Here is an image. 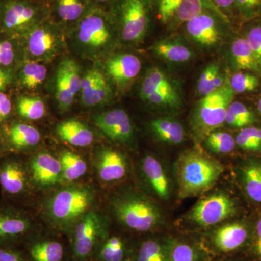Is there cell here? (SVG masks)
Segmentation results:
<instances>
[{
  "label": "cell",
  "instance_id": "obj_1",
  "mask_svg": "<svg viewBox=\"0 0 261 261\" xmlns=\"http://www.w3.org/2000/svg\"><path fill=\"white\" fill-rule=\"evenodd\" d=\"M118 28L111 12L105 8L90 7L75 23L73 41L82 56L99 59L112 46Z\"/></svg>",
  "mask_w": 261,
  "mask_h": 261
},
{
  "label": "cell",
  "instance_id": "obj_2",
  "mask_svg": "<svg viewBox=\"0 0 261 261\" xmlns=\"http://www.w3.org/2000/svg\"><path fill=\"white\" fill-rule=\"evenodd\" d=\"M224 171L219 161L197 152L180 156L176 166L178 193L182 198L195 197L214 187Z\"/></svg>",
  "mask_w": 261,
  "mask_h": 261
},
{
  "label": "cell",
  "instance_id": "obj_3",
  "mask_svg": "<svg viewBox=\"0 0 261 261\" xmlns=\"http://www.w3.org/2000/svg\"><path fill=\"white\" fill-rule=\"evenodd\" d=\"M152 10V0H116L110 11L123 40L138 43L148 32Z\"/></svg>",
  "mask_w": 261,
  "mask_h": 261
},
{
  "label": "cell",
  "instance_id": "obj_4",
  "mask_svg": "<svg viewBox=\"0 0 261 261\" xmlns=\"http://www.w3.org/2000/svg\"><path fill=\"white\" fill-rule=\"evenodd\" d=\"M234 94L228 81L221 88L201 98L192 113V124L196 135L205 138L224 124Z\"/></svg>",
  "mask_w": 261,
  "mask_h": 261
},
{
  "label": "cell",
  "instance_id": "obj_5",
  "mask_svg": "<svg viewBox=\"0 0 261 261\" xmlns=\"http://www.w3.org/2000/svg\"><path fill=\"white\" fill-rule=\"evenodd\" d=\"M49 10L42 0H5L0 5V23L5 32L23 35L47 20Z\"/></svg>",
  "mask_w": 261,
  "mask_h": 261
},
{
  "label": "cell",
  "instance_id": "obj_6",
  "mask_svg": "<svg viewBox=\"0 0 261 261\" xmlns=\"http://www.w3.org/2000/svg\"><path fill=\"white\" fill-rule=\"evenodd\" d=\"M117 217L127 227L145 232L157 228L162 214L157 205L140 195H127L114 202Z\"/></svg>",
  "mask_w": 261,
  "mask_h": 261
},
{
  "label": "cell",
  "instance_id": "obj_7",
  "mask_svg": "<svg viewBox=\"0 0 261 261\" xmlns=\"http://www.w3.org/2000/svg\"><path fill=\"white\" fill-rule=\"evenodd\" d=\"M22 36L25 39V51L33 61H50L60 54L64 46L61 29L48 19Z\"/></svg>",
  "mask_w": 261,
  "mask_h": 261
},
{
  "label": "cell",
  "instance_id": "obj_8",
  "mask_svg": "<svg viewBox=\"0 0 261 261\" xmlns=\"http://www.w3.org/2000/svg\"><path fill=\"white\" fill-rule=\"evenodd\" d=\"M93 200L92 192L85 187L63 189L49 203L51 218L62 226H68L87 212Z\"/></svg>",
  "mask_w": 261,
  "mask_h": 261
},
{
  "label": "cell",
  "instance_id": "obj_9",
  "mask_svg": "<svg viewBox=\"0 0 261 261\" xmlns=\"http://www.w3.org/2000/svg\"><path fill=\"white\" fill-rule=\"evenodd\" d=\"M140 95L145 102L156 107L176 109L182 104L177 87L159 68H152L146 73L141 84Z\"/></svg>",
  "mask_w": 261,
  "mask_h": 261
},
{
  "label": "cell",
  "instance_id": "obj_10",
  "mask_svg": "<svg viewBox=\"0 0 261 261\" xmlns=\"http://www.w3.org/2000/svg\"><path fill=\"white\" fill-rule=\"evenodd\" d=\"M229 22L220 12L207 10L182 25L187 37L195 44L211 49L221 42Z\"/></svg>",
  "mask_w": 261,
  "mask_h": 261
},
{
  "label": "cell",
  "instance_id": "obj_11",
  "mask_svg": "<svg viewBox=\"0 0 261 261\" xmlns=\"http://www.w3.org/2000/svg\"><path fill=\"white\" fill-rule=\"evenodd\" d=\"M236 210L230 196L218 192L199 201L190 212V219L199 226H214L233 216Z\"/></svg>",
  "mask_w": 261,
  "mask_h": 261
},
{
  "label": "cell",
  "instance_id": "obj_12",
  "mask_svg": "<svg viewBox=\"0 0 261 261\" xmlns=\"http://www.w3.org/2000/svg\"><path fill=\"white\" fill-rule=\"evenodd\" d=\"M82 77L80 66L73 60L60 63L56 73V98L63 111L69 109L76 94L80 92Z\"/></svg>",
  "mask_w": 261,
  "mask_h": 261
},
{
  "label": "cell",
  "instance_id": "obj_13",
  "mask_svg": "<svg viewBox=\"0 0 261 261\" xmlns=\"http://www.w3.org/2000/svg\"><path fill=\"white\" fill-rule=\"evenodd\" d=\"M94 123L105 135L116 142H128L133 136L132 121L123 110L99 113L94 116Z\"/></svg>",
  "mask_w": 261,
  "mask_h": 261
},
{
  "label": "cell",
  "instance_id": "obj_14",
  "mask_svg": "<svg viewBox=\"0 0 261 261\" xmlns=\"http://www.w3.org/2000/svg\"><path fill=\"white\" fill-rule=\"evenodd\" d=\"M80 92L82 103L87 107L104 104L111 99L112 94L107 78L97 68L89 70L82 76Z\"/></svg>",
  "mask_w": 261,
  "mask_h": 261
},
{
  "label": "cell",
  "instance_id": "obj_15",
  "mask_svg": "<svg viewBox=\"0 0 261 261\" xmlns=\"http://www.w3.org/2000/svg\"><path fill=\"white\" fill-rule=\"evenodd\" d=\"M100 230V222L94 212L84 214L75 228L73 251L79 259H85L90 255L97 242Z\"/></svg>",
  "mask_w": 261,
  "mask_h": 261
},
{
  "label": "cell",
  "instance_id": "obj_16",
  "mask_svg": "<svg viewBox=\"0 0 261 261\" xmlns=\"http://www.w3.org/2000/svg\"><path fill=\"white\" fill-rule=\"evenodd\" d=\"M142 63L132 54H118L111 57L106 63V72L120 87L124 88L140 73Z\"/></svg>",
  "mask_w": 261,
  "mask_h": 261
},
{
  "label": "cell",
  "instance_id": "obj_17",
  "mask_svg": "<svg viewBox=\"0 0 261 261\" xmlns=\"http://www.w3.org/2000/svg\"><path fill=\"white\" fill-rule=\"evenodd\" d=\"M249 238L246 224L233 222L225 224L214 231L213 242L220 251L231 252L241 248Z\"/></svg>",
  "mask_w": 261,
  "mask_h": 261
},
{
  "label": "cell",
  "instance_id": "obj_18",
  "mask_svg": "<svg viewBox=\"0 0 261 261\" xmlns=\"http://www.w3.org/2000/svg\"><path fill=\"white\" fill-rule=\"evenodd\" d=\"M142 170L155 195L161 200H169L171 196V180L159 160L152 155L147 156L142 161Z\"/></svg>",
  "mask_w": 261,
  "mask_h": 261
},
{
  "label": "cell",
  "instance_id": "obj_19",
  "mask_svg": "<svg viewBox=\"0 0 261 261\" xmlns=\"http://www.w3.org/2000/svg\"><path fill=\"white\" fill-rule=\"evenodd\" d=\"M31 169L34 181L44 186L58 183L63 176L61 161L46 152L34 158Z\"/></svg>",
  "mask_w": 261,
  "mask_h": 261
},
{
  "label": "cell",
  "instance_id": "obj_20",
  "mask_svg": "<svg viewBox=\"0 0 261 261\" xmlns=\"http://www.w3.org/2000/svg\"><path fill=\"white\" fill-rule=\"evenodd\" d=\"M98 171L103 181L112 182L121 179L126 173L124 156L114 149H104L99 156Z\"/></svg>",
  "mask_w": 261,
  "mask_h": 261
},
{
  "label": "cell",
  "instance_id": "obj_21",
  "mask_svg": "<svg viewBox=\"0 0 261 261\" xmlns=\"http://www.w3.org/2000/svg\"><path fill=\"white\" fill-rule=\"evenodd\" d=\"M30 228L27 218L14 212H0V246L23 237Z\"/></svg>",
  "mask_w": 261,
  "mask_h": 261
},
{
  "label": "cell",
  "instance_id": "obj_22",
  "mask_svg": "<svg viewBox=\"0 0 261 261\" xmlns=\"http://www.w3.org/2000/svg\"><path fill=\"white\" fill-rule=\"evenodd\" d=\"M57 133L61 140L75 147H85L94 141V134L88 127L75 120H68L60 123Z\"/></svg>",
  "mask_w": 261,
  "mask_h": 261
},
{
  "label": "cell",
  "instance_id": "obj_23",
  "mask_svg": "<svg viewBox=\"0 0 261 261\" xmlns=\"http://www.w3.org/2000/svg\"><path fill=\"white\" fill-rule=\"evenodd\" d=\"M0 185L7 193L18 195L25 190L27 176L21 165L9 161L0 166Z\"/></svg>",
  "mask_w": 261,
  "mask_h": 261
},
{
  "label": "cell",
  "instance_id": "obj_24",
  "mask_svg": "<svg viewBox=\"0 0 261 261\" xmlns=\"http://www.w3.org/2000/svg\"><path fill=\"white\" fill-rule=\"evenodd\" d=\"M240 178L249 198L261 204V162L248 161L244 163L240 168Z\"/></svg>",
  "mask_w": 261,
  "mask_h": 261
},
{
  "label": "cell",
  "instance_id": "obj_25",
  "mask_svg": "<svg viewBox=\"0 0 261 261\" xmlns=\"http://www.w3.org/2000/svg\"><path fill=\"white\" fill-rule=\"evenodd\" d=\"M152 51L165 61L173 63H184L193 57V53L186 44L173 39H163L152 46Z\"/></svg>",
  "mask_w": 261,
  "mask_h": 261
},
{
  "label": "cell",
  "instance_id": "obj_26",
  "mask_svg": "<svg viewBox=\"0 0 261 261\" xmlns=\"http://www.w3.org/2000/svg\"><path fill=\"white\" fill-rule=\"evenodd\" d=\"M150 128L159 140L171 145H178L185 140V130L181 123L169 118H156Z\"/></svg>",
  "mask_w": 261,
  "mask_h": 261
},
{
  "label": "cell",
  "instance_id": "obj_27",
  "mask_svg": "<svg viewBox=\"0 0 261 261\" xmlns=\"http://www.w3.org/2000/svg\"><path fill=\"white\" fill-rule=\"evenodd\" d=\"M231 55L233 65L238 69L260 73V67L245 37H238L231 46Z\"/></svg>",
  "mask_w": 261,
  "mask_h": 261
},
{
  "label": "cell",
  "instance_id": "obj_28",
  "mask_svg": "<svg viewBox=\"0 0 261 261\" xmlns=\"http://www.w3.org/2000/svg\"><path fill=\"white\" fill-rule=\"evenodd\" d=\"M227 82L221 73L219 65L211 63L201 73L197 82V94L200 97H205L222 87Z\"/></svg>",
  "mask_w": 261,
  "mask_h": 261
},
{
  "label": "cell",
  "instance_id": "obj_29",
  "mask_svg": "<svg viewBox=\"0 0 261 261\" xmlns=\"http://www.w3.org/2000/svg\"><path fill=\"white\" fill-rule=\"evenodd\" d=\"M10 142L15 148L21 149L34 147L41 140V135L35 127L25 123H15L9 132Z\"/></svg>",
  "mask_w": 261,
  "mask_h": 261
},
{
  "label": "cell",
  "instance_id": "obj_30",
  "mask_svg": "<svg viewBox=\"0 0 261 261\" xmlns=\"http://www.w3.org/2000/svg\"><path fill=\"white\" fill-rule=\"evenodd\" d=\"M207 10L220 12L211 0H183L172 25H182Z\"/></svg>",
  "mask_w": 261,
  "mask_h": 261
},
{
  "label": "cell",
  "instance_id": "obj_31",
  "mask_svg": "<svg viewBox=\"0 0 261 261\" xmlns=\"http://www.w3.org/2000/svg\"><path fill=\"white\" fill-rule=\"evenodd\" d=\"M90 7L87 0L56 1L57 15L65 23H76L87 13Z\"/></svg>",
  "mask_w": 261,
  "mask_h": 261
},
{
  "label": "cell",
  "instance_id": "obj_32",
  "mask_svg": "<svg viewBox=\"0 0 261 261\" xmlns=\"http://www.w3.org/2000/svg\"><path fill=\"white\" fill-rule=\"evenodd\" d=\"M62 174L65 180L73 181L85 174L87 163L79 154L71 152H64L61 156Z\"/></svg>",
  "mask_w": 261,
  "mask_h": 261
},
{
  "label": "cell",
  "instance_id": "obj_33",
  "mask_svg": "<svg viewBox=\"0 0 261 261\" xmlns=\"http://www.w3.org/2000/svg\"><path fill=\"white\" fill-rule=\"evenodd\" d=\"M29 254L33 261H61L64 250L58 242L44 241L34 244Z\"/></svg>",
  "mask_w": 261,
  "mask_h": 261
},
{
  "label": "cell",
  "instance_id": "obj_34",
  "mask_svg": "<svg viewBox=\"0 0 261 261\" xmlns=\"http://www.w3.org/2000/svg\"><path fill=\"white\" fill-rule=\"evenodd\" d=\"M255 121L253 113L243 102H233L226 113L225 123L232 128H245Z\"/></svg>",
  "mask_w": 261,
  "mask_h": 261
},
{
  "label": "cell",
  "instance_id": "obj_35",
  "mask_svg": "<svg viewBox=\"0 0 261 261\" xmlns=\"http://www.w3.org/2000/svg\"><path fill=\"white\" fill-rule=\"evenodd\" d=\"M47 69L39 62L29 61L24 65L20 72V82L25 88H37L46 80Z\"/></svg>",
  "mask_w": 261,
  "mask_h": 261
},
{
  "label": "cell",
  "instance_id": "obj_36",
  "mask_svg": "<svg viewBox=\"0 0 261 261\" xmlns=\"http://www.w3.org/2000/svg\"><path fill=\"white\" fill-rule=\"evenodd\" d=\"M17 108L20 116L32 121L41 119L45 114V106L39 97L23 96L19 98Z\"/></svg>",
  "mask_w": 261,
  "mask_h": 261
},
{
  "label": "cell",
  "instance_id": "obj_37",
  "mask_svg": "<svg viewBox=\"0 0 261 261\" xmlns=\"http://www.w3.org/2000/svg\"><path fill=\"white\" fill-rule=\"evenodd\" d=\"M205 145L214 152L228 154L236 147V140L227 132L214 130L205 137Z\"/></svg>",
  "mask_w": 261,
  "mask_h": 261
},
{
  "label": "cell",
  "instance_id": "obj_38",
  "mask_svg": "<svg viewBox=\"0 0 261 261\" xmlns=\"http://www.w3.org/2000/svg\"><path fill=\"white\" fill-rule=\"evenodd\" d=\"M244 22L245 38L250 44L261 70V18Z\"/></svg>",
  "mask_w": 261,
  "mask_h": 261
},
{
  "label": "cell",
  "instance_id": "obj_39",
  "mask_svg": "<svg viewBox=\"0 0 261 261\" xmlns=\"http://www.w3.org/2000/svg\"><path fill=\"white\" fill-rule=\"evenodd\" d=\"M235 140L237 145L244 150L258 152L261 150V128L245 127L240 130Z\"/></svg>",
  "mask_w": 261,
  "mask_h": 261
},
{
  "label": "cell",
  "instance_id": "obj_40",
  "mask_svg": "<svg viewBox=\"0 0 261 261\" xmlns=\"http://www.w3.org/2000/svg\"><path fill=\"white\" fill-rule=\"evenodd\" d=\"M137 261H168L166 245L157 240H149L141 245Z\"/></svg>",
  "mask_w": 261,
  "mask_h": 261
},
{
  "label": "cell",
  "instance_id": "obj_41",
  "mask_svg": "<svg viewBox=\"0 0 261 261\" xmlns=\"http://www.w3.org/2000/svg\"><path fill=\"white\" fill-rule=\"evenodd\" d=\"M168 261H197V254L191 245L179 241L166 245Z\"/></svg>",
  "mask_w": 261,
  "mask_h": 261
},
{
  "label": "cell",
  "instance_id": "obj_42",
  "mask_svg": "<svg viewBox=\"0 0 261 261\" xmlns=\"http://www.w3.org/2000/svg\"><path fill=\"white\" fill-rule=\"evenodd\" d=\"M229 84L234 93L243 94L255 90L258 87L259 80L252 73L238 72L231 77Z\"/></svg>",
  "mask_w": 261,
  "mask_h": 261
},
{
  "label": "cell",
  "instance_id": "obj_43",
  "mask_svg": "<svg viewBox=\"0 0 261 261\" xmlns=\"http://www.w3.org/2000/svg\"><path fill=\"white\" fill-rule=\"evenodd\" d=\"M182 1L183 0H152V4H156L161 23L166 25L173 24Z\"/></svg>",
  "mask_w": 261,
  "mask_h": 261
},
{
  "label": "cell",
  "instance_id": "obj_44",
  "mask_svg": "<svg viewBox=\"0 0 261 261\" xmlns=\"http://www.w3.org/2000/svg\"><path fill=\"white\" fill-rule=\"evenodd\" d=\"M239 18L243 21L261 18V0H235Z\"/></svg>",
  "mask_w": 261,
  "mask_h": 261
},
{
  "label": "cell",
  "instance_id": "obj_45",
  "mask_svg": "<svg viewBox=\"0 0 261 261\" xmlns=\"http://www.w3.org/2000/svg\"><path fill=\"white\" fill-rule=\"evenodd\" d=\"M15 59V51L13 44L8 41L0 42V65L8 66L13 64Z\"/></svg>",
  "mask_w": 261,
  "mask_h": 261
},
{
  "label": "cell",
  "instance_id": "obj_46",
  "mask_svg": "<svg viewBox=\"0 0 261 261\" xmlns=\"http://www.w3.org/2000/svg\"><path fill=\"white\" fill-rule=\"evenodd\" d=\"M218 10L230 20V18L238 15L235 0H211ZM239 17V16H238Z\"/></svg>",
  "mask_w": 261,
  "mask_h": 261
},
{
  "label": "cell",
  "instance_id": "obj_47",
  "mask_svg": "<svg viewBox=\"0 0 261 261\" xmlns=\"http://www.w3.org/2000/svg\"><path fill=\"white\" fill-rule=\"evenodd\" d=\"M123 243L118 237H112L108 239L100 251V257L102 261H112L115 248Z\"/></svg>",
  "mask_w": 261,
  "mask_h": 261
},
{
  "label": "cell",
  "instance_id": "obj_48",
  "mask_svg": "<svg viewBox=\"0 0 261 261\" xmlns=\"http://www.w3.org/2000/svg\"><path fill=\"white\" fill-rule=\"evenodd\" d=\"M0 261H27L20 252L8 246H0Z\"/></svg>",
  "mask_w": 261,
  "mask_h": 261
},
{
  "label": "cell",
  "instance_id": "obj_49",
  "mask_svg": "<svg viewBox=\"0 0 261 261\" xmlns=\"http://www.w3.org/2000/svg\"><path fill=\"white\" fill-rule=\"evenodd\" d=\"M12 111V104L10 98L0 92V123L8 118Z\"/></svg>",
  "mask_w": 261,
  "mask_h": 261
},
{
  "label": "cell",
  "instance_id": "obj_50",
  "mask_svg": "<svg viewBox=\"0 0 261 261\" xmlns=\"http://www.w3.org/2000/svg\"><path fill=\"white\" fill-rule=\"evenodd\" d=\"M252 250L255 256L261 259V218L257 221L254 231Z\"/></svg>",
  "mask_w": 261,
  "mask_h": 261
},
{
  "label": "cell",
  "instance_id": "obj_51",
  "mask_svg": "<svg viewBox=\"0 0 261 261\" xmlns=\"http://www.w3.org/2000/svg\"><path fill=\"white\" fill-rule=\"evenodd\" d=\"M10 82V75L8 72L0 68V92L7 87Z\"/></svg>",
  "mask_w": 261,
  "mask_h": 261
},
{
  "label": "cell",
  "instance_id": "obj_52",
  "mask_svg": "<svg viewBox=\"0 0 261 261\" xmlns=\"http://www.w3.org/2000/svg\"><path fill=\"white\" fill-rule=\"evenodd\" d=\"M116 0H87V3L91 7H98L103 8V5H110L112 6Z\"/></svg>",
  "mask_w": 261,
  "mask_h": 261
},
{
  "label": "cell",
  "instance_id": "obj_53",
  "mask_svg": "<svg viewBox=\"0 0 261 261\" xmlns=\"http://www.w3.org/2000/svg\"><path fill=\"white\" fill-rule=\"evenodd\" d=\"M257 109H258L259 113L261 114V96L259 99L258 102H257Z\"/></svg>",
  "mask_w": 261,
  "mask_h": 261
}]
</instances>
